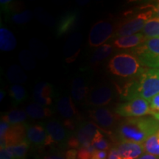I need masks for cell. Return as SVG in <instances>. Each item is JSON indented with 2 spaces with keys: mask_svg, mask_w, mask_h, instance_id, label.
<instances>
[{
  "mask_svg": "<svg viewBox=\"0 0 159 159\" xmlns=\"http://www.w3.org/2000/svg\"><path fill=\"white\" fill-rule=\"evenodd\" d=\"M159 130V122L155 117L128 118L119 123L116 134L120 142L143 144Z\"/></svg>",
  "mask_w": 159,
  "mask_h": 159,
  "instance_id": "6da1fadb",
  "label": "cell"
},
{
  "mask_svg": "<svg viewBox=\"0 0 159 159\" xmlns=\"http://www.w3.org/2000/svg\"><path fill=\"white\" fill-rule=\"evenodd\" d=\"M159 94V68L145 69L141 75L135 77L121 89L122 98L131 100L142 98L150 100Z\"/></svg>",
  "mask_w": 159,
  "mask_h": 159,
  "instance_id": "7a4b0ae2",
  "label": "cell"
},
{
  "mask_svg": "<svg viewBox=\"0 0 159 159\" xmlns=\"http://www.w3.org/2000/svg\"><path fill=\"white\" fill-rule=\"evenodd\" d=\"M108 67L111 74L124 78L136 77L145 70L134 55L126 52L115 55Z\"/></svg>",
  "mask_w": 159,
  "mask_h": 159,
  "instance_id": "3957f363",
  "label": "cell"
},
{
  "mask_svg": "<svg viewBox=\"0 0 159 159\" xmlns=\"http://www.w3.org/2000/svg\"><path fill=\"white\" fill-rule=\"evenodd\" d=\"M132 52L142 66L159 68V37L146 39L144 43L133 49Z\"/></svg>",
  "mask_w": 159,
  "mask_h": 159,
  "instance_id": "277c9868",
  "label": "cell"
},
{
  "mask_svg": "<svg viewBox=\"0 0 159 159\" xmlns=\"http://www.w3.org/2000/svg\"><path fill=\"white\" fill-rule=\"evenodd\" d=\"M153 18V11L152 9L139 13V15L123 21L118 26L116 31L114 32V38L128 36L139 33V32L142 31L145 24L150 19Z\"/></svg>",
  "mask_w": 159,
  "mask_h": 159,
  "instance_id": "5b68a950",
  "label": "cell"
},
{
  "mask_svg": "<svg viewBox=\"0 0 159 159\" xmlns=\"http://www.w3.org/2000/svg\"><path fill=\"white\" fill-rule=\"evenodd\" d=\"M115 113L123 117H141L152 115L150 102L147 99L136 98L128 102L121 103L115 109Z\"/></svg>",
  "mask_w": 159,
  "mask_h": 159,
  "instance_id": "8992f818",
  "label": "cell"
},
{
  "mask_svg": "<svg viewBox=\"0 0 159 159\" xmlns=\"http://www.w3.org/2000/svg\"><path fill=\"white\" fill-rule=\"evenodd\" d=\"M99 130L93 122H83L80 123L74 136L69 139L68 145L73 148H80L92 144L94 137Z\"/></svg>",
  "mask_w": 159,
  "mask_h": 159,
  "instance_id": "52a82bcc",
  "label": "cell"
},
{
  "mask_svg": "<svg viewBox=\"0 0 159 159\" xmlns=\"http://www.w3.org/2000/svg\"><path fill=\"white\" fill-rule=\"evenodd\" d=\"M114 27L107 21H99L91 27L89 35V43L92 47L105 44L111 37H114Z\"/></svg>",
  "mask_w": 159,
  "mask_h": 159,
  "instance_id": "ba28073f",
  "label": "cell"
},
{
  "mask_svg": "<svg viewBox=\"0 0 159 159\" xmlns=\"http://www.w3.org/2000/svg\"><path fill=\"white\" fill-rule=\"evenodd\" d=\"M45 128L48 134L49 145L64 146L66 144H68L71 136H69L68 129L66 128L64 125L53 119L46 123Z\"/></svg>",
  "mask_w": 159,
  "mask_h": 159,
  "instance_id": "9c48e42d",
  "label": "cell"
},
{
  "mask_svg": "<svg viewBox=\"0 0 159 159\" xmlns=\"http://www.w3.org/2000/svg\"><path fill=\"white\" fill-rule=\"evenodd\" d=\"M26 139L33 146L39 147L49 145V137L44 125L39 124L27 125L26 128Z\"/></svg>",
  "mask_w": 159,
  "mask_h": 159,
  "instance_id": "30bf717a",
  "label": "cell"
},
{
  "mask_svg": "<svg viewBox=\"0 0 159 159\" xmlns=\"http://www.w3.org/2000/svg\"><path fill=\"white\" fill-rule=\"evenodd\" d=\"M112 89L108 85H99L91 91L88 96V102L93 106L101 107L107 105L114 99Z\"/></svg>",
  "mask_w": 159,
  "mask_h": 159,
  "instance_id": "8fae6325",
  "label": "cell"
},
{
  "mask_svg": "<svg viewBox=\"0 0 159 159\" xmlns=\"http://www.w3.org/2000/svg\"><path fill=\"white\" fill-rule=\"evenodd\" d=\"M27 124H18L11 125L3 138L1 139V149L19 144L26 139Z\"/></svg>",
  "mask_w": 159,
  "mask_h": 159,
  "instance_id": "7c38bea8",
  "label": "cell"
},
{
  "mask_svg": "<svg viewBox=\"0 0 159 159\" xmlns=\"http://www.w3.org/2000/svg\"><path fill=\"white\" fill-rule=\"evenodd\" d=\"M89 116L97 125L104 129H111L116 125V114H114L108 109L99 108L91 110L89 112Z\"/></svg>",
  "mask_w": 159,
  "mask_h": 159,
  "instance_id": "4fadbf2b",
  "label": "cell"
},
{
  "mask_svg": "<svg viewBox=\"0 0 159 159\" xmlns=\"http://www.w3.org/2000/svg\"><path fill=\"white\" fill-rule=\"evenodd\" d=\"M80 15L77 11H69L61 16L56 26V35L62 36L75 28L79 21Z\"/></svg>",
  "mask_w": 159,
  "mask_h": 159,
  "instance_id": "5bb4252c",
  "label": "cell"
},
{
  "mask_svg": "<svg viewBox=\"0 0 159 159\" xmlns=\"http://www.w3.org/2000/svg\"><path fill=\"white\" fill-rule=\"evenodd\" d=\"M116 148L122 159H138L145 152L143 144L131 142H120Z\"/></svg>",
  "mask_w": 159,
  "mask_h": 159,
  "instance_id": "9a60e30c",
  "label": "cell"
},
{
  "mask_svg": "<svg viewBox=\"0 0 159 159\" xmlns=\"http://www.w3.org/2000/svg\"><path fill=\"white\" fill-rule=\"evenodd\" d=\"M53 94L54 91L50 83L41 82L35 85L33 97L38 104L47 106L52 103Z\"/></svg>",
  "mask_w": 159,
  "mask_h": 159,
  "instance_id": "2e32d148",
  "label": "cell"
},
{
  "mask_svg": "<svg viewBox=\"0 0 159 159\" xmlns=\"http://www.w3.org/2000/svg\"><path fill=\"white\" fill-rule=\"evenodd\" d=\"M81 43L82 35L80 33H74L67 40L63 48V54L67 63H71L76 60L80 52Z\"/></svg>",
  "mask_w": 159,
  "mask_h": 159,
  "instance_id": "e0dca14e",
  "label": "cell"
},
{
  "mask_svg": "<svg viewBox=\"0 0 159 159\" xmlns=\"http://www.w3.org/2000/svg\"><path fill=\"white\" fill-rule=\"evenodd\" d=\"M57 110L61 116L67 119L66 121L69 119V121L72 122L71 119L78 114L72 99L69 96L60 97L57 102Z\"/></svg>",
  "mask_w": 159,
  "mask_h": 159,
  "instance_id": "ac0fdd59",
  "label": "cell"
},
{
  "mask_svg": "<svg viewBox=\"0 0 159 159\" xmlns=\"http://www.w3.org/2000/svg\"><path fill=\"white\" fill-rule=\"evenodd\" d=\"M146 38L142 33L117 38L114 41V47L119 49H135L144 42Z\"/></svg>",
  "mask_w": 159,
  "mask_h": 159,
  "instance_id": "d6986e66",
  "label": "cell"
},
{
  "mask_svg": "<svg viewBox=\"0 0 159 159\" xmlns=\"http://www.w3.org/2000/svg\"><path fill=\"white\" fill-rule=\"evenodd\" d=\"M89 86L81 77H76L71 83V96L75 101L84 99L89 94Z\"/></svg>",
  "mask_w": 159,
  "mask_h": 159,
  "instance_id": "ffe728a7",
  "label": "cell"
},
{
  "mask_svg": "<svg viewBox=\"0 0 159 159\" xmlns=\"http://www.w3.org/2000/svg\"><path fill=\"white\" fill-rule=\"evenodd\" d=\"M16 47V39L9 30L0 28V49L2 51L10 52Z\"/></svg>",
  "mask_w": 159,
  "mask_h": 159,
  "instance_id": "44dd1931",
  "label": "cell"
},
{
  "mask_svg": "<svg viewBox=\"0 0 159 159\" xmlns=\"http://www.w3.org/2000/svg\"><path fill=\"white\" fill-rule=\"evenodd\" d=\"M26 113L27 114V116L35 119L47 118L52 114V111L50 108L38 104V103L30 104L26 108Z\"/></svg>",
  "mask_w": 159,
  "mask_h": 159,
  "instance_id": "7402d4cb",
  "label": "cell"
},
{
  "mask_svg": "<svg viewBox=\"0 0 159 159\" xmlns=\"http://www.w3.org/2000/svg\"><path fill=\"white\" fill-rule=\"evenodd\" d=\"M27 117V114L24 111L14 109L3 114L1 117V120L5 121L11 125H14L22 124L25 122Z\"/></svg>",
  "mask_w": 159,
  "mask_h": 159,
  "instance_id": "603a6c76",
  "label": "cell"
},
{
  "mask_svg": "<svg viewBox=\"0 0 159 159\" xmlns=\"http://www.w3.org/2000/svg\"><path fill=\"white\" fill-rule=\"evenodd\" d=\"M7 79L10 82L19 85L20 83H24L27 81V77L24 72L22 69L19 65L14 64L10 67L7 73Z\"/></svg>",
  "mask_w": 159,
  "mask_h": 159,
  "instance_id": "cb8c5ba5",
  "label": "cell"
},
{
  "mask_svg": "<svg viewBox=\"0 0 159 159\" xmlns=\"http://www.w3.org/2000/svg\"><path fill=\"white\" fill-rule=\"evenodd\" d=\"M113 52V46L109 43H105L100 47H97V49L93 52L91 56V63L94 64L99 63L103 60L106 59L110 56Z\"/></svg>",
  "mask_w": 159,
  "mask_h": 159,
  "instance_id": "d4e9b609",
  "label": "cell"
},
{
  "mask_svg": "<svg viewBox=\"0 0 159 159\" xmlns=\"http://www.w3.org/2000/svg\"><path fill=\"white\" fill-rule=\"evenodd\" d=\"M142 33L146 39L159 37V19L152 18L147 21Z\"/></svg>",
  "mask_w": 159,
  "mask_h": 159,
  "instance_id": "484cf974",
  "label": "cell"
},
{
  "mask_svg": "<svg viewBox=\"0 0 159 159\" xmlns=\"http://www.w3.org/2000/svg\"><path fill=\"white\" fill-rule=\"evenodd\" d=\"M30 145V144L27 142V139H25L19 144L7 147L6 149L13 155L16 159H25Z\"/></svg>",
  "mask_w": 159,
  "mask_h": 159,
  "instance_id": "4316f807",
  "label": "cell"
},
{
  "mask_svg": "<svg viewBox=\"0 0 159 159\" xmlns=\"http://www.w3.org/2000/svg\"><path fill=\"white\" fill-rule=\"evenodd\" d=\"M30 48L32 52L39 58H44L47 56L49 50L47 46L37 39H32L30 41Z\"/></svg>",
  "mask_w": 159,
  "mask_h": 159,
  "instance_id": "83f0119b",
  "label": "cell"
},
{
  "mask_svg": "<svg viewBox=\"0 0 159 159\" xmlns=\"http://www.w3.org/2000/svg\"><path fill=\"white\" fill-rule=\"evenodd\" d=\"M9 94L13 102L16 104L22 102L27 98V92L25 89L21 85H13L9 89Z\"/></svg>",
  "mask_w": 159,
  "mask_h": 159,
  "instance_id": "f1b7e54d",
  "label": "cell"
},
{
  "mask_svg": "<svg viewBox=\"0 0 159 159\" xmlns=\"http://www.w3.org/2000/svg\"><path fill=\"white\" fill-rule=\"evenodd\" d=\"M19 61L21 64L26 70H32L35 68L36 61L34 55L29 50L23 49L19 54Z\"/></svg>",
  "mask_w": 159,
  "mask_h": 159,
  "instance_id": "f546056e",
  "label": "cell"
},
{
  "mask_svg": "<svg viewBox=\"0 0 159 159\" xmlns=\"http://www.w3.org/2000/svg\"><path fill=\"white\" fill-rule=\"evenodd\" d=\"M144 151L146 153L159 156V144L157 140L156 134L150 136L148 140L143 144Z\"/></svg>",
  "mask_w": 159,
  "mask_h": 159,
  "instance_id": "4dcf8cb0",
  "label": "cell"
},
{
  "mask_svg": "<svg viewBox=\"0 0 159 159\" xmlns=\"http://www.w3.org/2000/svg\"><path fill=\"white\" fill-rule=\"evenodd\" d=\"M92 145L97 150H102L107 151L110 149V143L108 142L107 139H104L103 135L100 132L97 133L96 136L94 137V141L92 142Z\"/></svg>",
  "mask_w": 159,
  "mask_h": 159,
  "instance_id": "1f68e13d",
  "label": "cell"
},
{
  "mask_svg": "<svg viewBox=\"0 0 159 159\" xmlns=\"http://www.w3.org/2000/svg\"><path fill=\"white\" fill-rule=\"evenodd\" d=\"M33 12L29 10H26L19 13H16L12 16V21L13 23L17 25H23L27 22H29L33 18Z\"/></svg>",
  "mask_w": 159,
  "mask_h": 159,
  "instance_id": "d6a6232c",
  "label": "cell"
},
{
  "mask_svg": "<svg viewBox=\"0 0 159 159\" xmlns=\"http://www.w3.org/2000/svg\"><path fill=\"white\" fill-rule=\"evenodd\" d=\"M35 15L37 19L43 25L47 26H54L55 25V21L52 16L47 13L45 11L42 9H36L35 11Z\"/></svg>",
  "mask_w": 159,
  "mask_h": 159,
  "instance_id": "836d02e7",
  "label": "cell"
},
{
  "mask_svg": "<svg viewBox=\"0 0 159 159\" xmlns=\"http://www.w3.org/2000/svg\"><path fill=\"white\" fill-rule=\"evenodd\" d=\"M97 150L94 145L91 144L88 147H82L77 151V158L78 159H91L92 155Z\"/></svg>",
  "mask_w": 159,
  "mask_h": 159,
  "instance_id": "e575fe53",
  "label": "cell"
},
{
  "mask_svg": "<svg viewBox=\"0 0 159 159\" xmlns=\"http://www.w3.org/2000/svg\"><path fill=\"white\" fill-rule=\"evenodd\" d=\"M149 102H150L151 111L152 112V116L159 114V94L149 100Z\"/></svg>",
  "mask_w": 159,
  "mask_h": 159,
  "instance_id": "d590c367",
  "label": "cell"
},
{
  "mask_svg": "<svg viewBox=\"0 0 159 159\" xmlns=\"http://www.w3.org/2000/svg\"><path fill=\"white\" fill-rule=\"evenodd\" d=\"M11 125H10L9 123L1 120V122H0V139L3 138L6 133H7V131L8 130Z\"/></svg>",
  "mask_w": 159,
  "mask_h": 159,
  "instance_id": "8d00e7d4",
  "label": "cell"
},
{
  "mask_svg": "<svg viewBox=\"0 0 159 159\" xmlns=\"http://www.w3.org/2000/svg\"><path fill=\"white\" fill-rule=\"evenodd\" d=\"M107 157H108L107 151L96 150L92 155L91 159H107Z\"/></svg>",
  "mask_w": 159,
  "mask_h": 159,
  "instance_id": "74e56055",
  "label": "cell"
},
{
  "mask_svg": "<svg viewBox=\"0 0 159 159\" xmlns=\"http://www.w3.org/2000/svg\"><path fill=\"white\" fill-rule=\"evenodd\" d=\"M0 159H16L11 152L6 148L1 149L0 151Z\"/></svg>",
  "mask_w": 159,
  "mask_h": 159,
  "instance_id": "f35d334b",
  "label": "cell"
},
{
  "mask_svg": "<svg viewBox=\"0 0 159 159\" xmlns=\"http://www.w3.org/2000/svg\"><path fill=\"white\" fill-rule=\"evenodd\" d=\"M108 159H122L121 158L116 147H114V148H112L110 150Z\"/></svg>",
  "mask_w": 159,
  "mask_h": 159,
  "instance_id": "ab89813d",
  "label": "cell"
},
{
  "mask_svg": "<svg viewBox=\"0 0 159 159\" xmlns=\"http://www.w3.org/2000/svg\"><path fill=\"white\" fill-rule=\"evenodd\" d=\"M77 151L75 149L68 150L66 155V159H77Z\"/></svg>",
  "mask_w": 159,
  "mask_h": 159,
  "instance_id": "60d3db41",
  "label": "cell"
},
{
  "mask_svg": "<svg viewBox=\"0 0 159 159\" xmlns=\"http://www.w3.org/2000/svg\"><path fill=\"white\" fill-rule=\"evenodd\" d=\"M152 9L153 11V18L159 19V1L157 2L154 6H152Z\"/></svg>",
  "mask_w": 159,
  "mask_h": 159,
  "instance_id": "b9f144b4",
  "label": "cell"
},
{
  "mask_svg": "<svg viewBox=\"0 0 159 159\" xmlns=\"http://www.w3.org/2000/svg\"><path fill=\"white\" fill-rule=\"evenodd\" d=\"M138 159H159V156L145 153V154H143L142 156H141L140 158H139Z\"/></svg>",
  "mask_w": 159,
  "mask_h": 159,
  "instance_id": "7bdbcfd3",
  "label": "cell"
},
{
  "mask_svg": "<svg viewBox=\"0 0 159 159\" xmlns=\"http://www.w3.org/2000/svg\"><path fill=\"white\" fill-rule=\"evenodd\" d=\"M41 159H66L63 158V156H59V155L53 154V155H49V156H46L43 157Z\"/></svg>",
  "mask_w": 159,
  "mask_h": 159,
  "instance_id": "ee69618b",
  "label": "cell"
},
{
  "mask_svg": "<svg viewBox=\"0 0 159 159\" xmlns=\"http://www.w3.org/2000/svg\"><path fill=\"white\" fill-rule=\"evenodd\" d=\"M0 93H1V95H0V100H2V99H3V98H4V97H5V91H4L3 90H1V92H0Z\"/></svg>",
  "mask_w": 159,
  "mask_h": 159,
  "instance_id": "f6af8a7d",
  "label": "cell"
},
{
  "mask_svg": "<svg viewBox=\"0 0 159 159\" xmlns=\"http://www.w3.org/2000/svg\"><path fill=\"white\" fill-rule=\"evenodd\" d=\"M153 117H155V118H156L157 120L159 122V114H155L154 116H153Z\"/></svg>",
  "mask_w": 159,
  "mask_h": 159,
  "instance_id": "bcb514c9",
  "label": "cell"
},
{
  "mask_svg": "<svg viewBox=\"0 0 159 159\" xmlns=\"http://www.w3.org/2000/svg\"><path fill=\"white\" fill-rule=\"evenodd\" d=\"M156 136H157V140H158V143L159 144V130L156 133Z\"/></svg>",
  "mask_w": 159,
  "mask_h": 159,
  "instance_id": "7dc6e473",
  "label": "cell"
}]
</instances>
